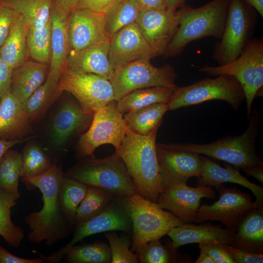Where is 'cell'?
<instances>
[{
  "label": "cell",
  "mask_w": 263,
  "mask_h": 263,
  "mask_svg": "<svg viewBox=\"0 0 263 263\" xmlns=\"http://www.w3.org/2000/svg\"><path fill=\"white\" fill-rule=\"evenodd\" d=\"M198 71L214 76L227 75L235 77L243 88L248 118L254 99L263 86V37L251 38L234 60L224 65L202 66Z\"/></svg>",
  "instance_id": "7"
},
{
  "label": "cell",
  "mask_w": 263,
  "mask_h": 263,
  "mask_svg": "<svg viewBox=\"0 0 263 263\" xmlns=\"http://www.w3.org/2000/svg\"><path fill=\"white\" fill-rule=\"evenodd\" d=\"M51 20L40 28H28L27 48L30 56L36 61L46 64L50 59Z\"/></svg>",
  "instance_id": "40"
},
{
  "label": "cell",
  "mask_w": 263,
  "mask_h": 263,
  "mask_svg": "<svg viewBox=\"0 0 263 263\" xmlns=\"http://www.w3.org/2000/svg\"><path fill=\"white\" fill-rule=\"evenodd\" d=\"M157 130L141 135L129 128L115 151L124 162L137 193L155 203L163 191L156 155Z\"/></svg>",
  "instance_id": "2"
},
{
  "label": "cell",
  "mask_w": 263,
  "mask_h": 263,
  "mask_svg": "<svg viewBox=\"0 0 263 263\" xmlns=\"http://www.w3.org/2000/svg\"><path fill=\"white\" fill-rule=\"evenodd\" d=\"M217 190L220 197L212 205L200 206L195 222H220L226 228L236 229L244 217L255 207L249 193L223 185Z\"/></svg>",
  "instance_id": "14"
},
{
  "label": "cell",
  "mask_w": 263,
  "mask_h": 263,
  "mask_svg": "<svg viewBox=\"0 0 263 263\" xmlns=\"http://www.w3.org/2000/svg\"><path fill=\"white\" fill-rule=\"evenodd\" d=\"M20 153L21 179L39 175L47 171L54 164L42 147L33 142L26 144Z\"/></svg>",
  "instance_id": "38"
},
{
  "label": "cell",
  "mask_w": 263,
  "mask_h": 263,
  "mask_svg": "<svg viewBox=\"0 0 263 263\" xmlns=\"http://www.w3.org/2000/svg\"><path fill=\"white\" fill-rule=\"evenodd\" d=\"M66 13L51 9L50 66L48 75L59 81L60 75L70 51Z\"/></svg>",
  "instance_id": "25"
},
{
  "label": "cell",
  "mask_w": 263,
  "mask_h": 263,
  "mask_svg": "<svg viewBox=\"0 0 263 263\" xmlns=\"http://www.w3.org/2000/svg\"><path fill=\"white\" fill-rule=\"evenodd\" d=\"M138 9H164L166 8V0H133Z\"/></svg>",
  "instance_id": "49"
},
{
  "label": "cell",
  "mask_w": 263,
  "mask_h": 263,
  "mask_svg": "<svg viewBox=\"0 0 263 263\" xmlns=\"http://www.w3.org/2000/svg\"><path fill=\"white\" fill-rule=\"evenodd\" d=\"M222 246L235 263H262L263 253L250 252L232 245L222 243Z\"/></svg>",
  "instance_id": "45"
},
{
  "label": "cell",
  "mask_w": 263,
  "mask_h": 263,
  "mask_svg": "<svg viewBox=\"0 0 263 263\" xmlns=\"http://www.w3.org/2000/svg\"><path fill=\"white\" fill-rule=\"evenodd\" d=\"M18 199L16 196L0 188V236L13 247H19L24 237L23 228L11 219V209Z\"/></svg>",
  "instance_id": "33"
},
{
  "label": "cell",
  "mask_w": 263,
  "mask_h": 263,
  "mask_svg": "<svg viewBox=\"0 0 263 263\" xmlns=\"http://www.w3.org/2000/svg\"><path fill=\"white\" fill-rule=\"evenodd\" d=\"M232 245L263 253V209L254 208L244 217L235 230Z\"/></svg>",
  "instance_id": "27"
},
{
  "label": "cell",
  "mask_w": 263,
  "mask_h": 263,
  "mask_svg": "<svg viewBox=\"0 0 263 263\" xmlns=\"http://www.w3.org/2000/svg\"><path fill=\"white\" fill-rule=\"evenodd\" d=\"M149 59H142L116 69L110 80L114 99L118 101L129 93L142 88L164 86L176 89L177 74L174 68L167 64L157 67Z\"/></svg>",
  "instance_id": "10"
},
{
  "label": "cell",
  "mask_w": 263,
  "mask_h": 263,
  "mask_svg": "<svg viewBox=\"0 0 263 263\" xmlns=\"http://www.w3.org/2000/svg\"><path fill=\"white\" fill-rule=\"evenodd\" d=\"M70 50L78 51L108 39L105 34V17L85 8H75L68 18Z\"/></svg>",
  "instance_id": "20"
},
{
  "label": "cell",
  "mask_w": 263,
  "mask_h": 263,
  "mask_svg": "<svg viewBox=\"0 0 263 263\" xmlns=\"http://www.w3.org/2000/svg\"><path fill=\"white\" fill-rule=\"evenodd\" d=\"M124 197L114 196L107 207L99 214L74 227L70 241L48 256L38 254L44 261L59 263L73 246L92 235L109 231H132V222L126 210Z\"/></svg>",
  "instance_id": "12"
},
{
  "label": "cell",
  "mask_w": 263,
  "mask_h": 263,
  "mask_svg": "<svg viewBox=\"0 0 263 263\" xmlns=\"http://www.w3.org/2000/svg\"><path fill=\"white\" fill-rule=\"evenodd\" d=\"M203 162L199 176L196 181L197 186H214L218 189L225 183L239 184L247 188L256 198L254 202L256 208L263 209V188L255 184L243 176L239 170L229 164L223 168L217 163L203 156Z\"/></svg>",
  "instance_id": "22"
},
{
  "label": "cell",
  "mask_w": 263,
  "mask_h": 263,
  "mask_svg": "<svg viewBox=\"0 0 263 263\" xmlns=\"http://www.w3.org/2000/svg\"><path fill=\"white\" fill-rule=\"evenodd\" d=\"M176 89L156 86L137 89L117 101V108L124 115L152 104L162 103L167 104Z\"/></svg>",
  "instance_id": "29"
},
{
  "label": "cell",
  "mask_w": 263,
  "mask_h": 263,
  "mask_svg": "<svg viewBox=\"0 0 263 263\" xmlns=\"http://www.w3.org/2000/svg\"><path fill=\"white\" fill-rule=\"evenodd\" d=\"M156 155L163 190L200 175L203 155L162 143H156Z\"/></svg>",
  "instance_id": "15"
},
{
  "label": "cell",
  "mask_w": 263,
  "mask_h": 263,
  "mask_svg": "<svg viewBox=\"0 0 263 263\" xmlns=\"http://www.w3.org/2000/svg\"><path fill=\"white\" fill-rule=\"evenodd\" d=\"M21 15L28 28H40L51 19L52 0H0Z\"/></svg>",
  "instance_id": "31"
},
{
  "label": "cell",
  "mask_w": 263,
  "mask_h": 263,
  "mask_svg": "<svg viewBox=\"0 0 263 263\" xmlns=\"http://www.w3.org/2000/svg\"><path fill=\"white\" fill-rule=\"evenodd\" d=\"M78 1L79 0H52V8L69 15L76 8Z\"/></svg>",
  "instance_id": "50"
},
{
  "label": "cell",
  "mask_w": 263,
  "mask_h": 263,
  "mask_svg": "<svg viewBox=\"0 0 263 263\" xmlns=\"http://www.w3.org/2000/svg\"><path fill=\"white\" fill-rule=\"evenodd\" d=\"M41 258L26 259L18 257L8 252L0 245V263H43Z\"/></svg>",
  "instance_id": "48"
},
{
  "label": "cell",
  "mask_w": 263,
  "mask_h": 263,
  "mask_svg": "<svg viewBox=\"0 0 263 263\" xmlns=\"http://www.w3.org/2000/svg\"><path fill=\"white\" fill-rule=\"evenodd\" d=\"M110 40L106 39L78 51L70 50L65 66L77 73H90L112 78L114 70L109 60Z\"/></svg>",
  "instance_id": "21"
},
{
  "label": "cell",
  "mask_w": 263,
  "mask_h": 263,
  "mask_svg": "<svg viewBox=\"0 0 263 263\" xmlns=\"http://www.w3.org/2000/svg\"><path fill=\"white\" fill-rule=\"evenodd\" d=\"M21 171V153L9 149L0 160V188L19 199L20 196L19 186Z\"/></svg>",
  "instance_id": "37"
},
{
  "label": "cell",
  "mask_w": 263,
  "mask_h": 263,
  "mask_svg": "<svg viewBox=\"0 0 263 263\" xmlns=\"http://www.w3.org/2000/svg\"><path fill=\"white\" fill-rule=\"evenodd\" d=\"M170 245H163L160 239L149 242L136 253L138 262L141 263H169L191 262L188 257H180L176 250Z\"/></svg>",
  "instance_id": "41"
},
{
  "label": "cell",
  "mask_w": 263,
  "mask_h": 263,
  "mask_svg": "<svg viewBox=\"0 0 263 263\" xmlns=\"http://www.w3.org/2000/svg\"><path fill=\"white\" fill-rule=\"evenodd\" d=\"M58 80L48 75L46 81L31 95L24 106L31 122L40 119L60 96Z\"/></svg>",
  "instance_id": "34"
},
{
  "label": "cell",
  "mask_w": 263,
  "mask_h": 263,
  "mask_svg": "<svg viewBox=\"0 0 263 263\" xmlns=\"http://www.w3.org/2000/svg\"><path fill=\"white\" fill-rule=\"evenodd\" d=\"M64 176L61 166L54 163L39 175L21 179L28 190L38 188L42 193L41 209L31 212L25 218L30 229L27 238L32 243L44 242L51 246L68 237L73 231V226L62 215L58 201V189Z\"/></svg>",
  "instance_id": "1"
},
{
  "label": "cell",
  "mask_w": 263,
  "mask_h": 263,
  "mask_svg": "<svg viewBox=\"0 0 263 263\" xmlns=\"http://www.w3.org/2000/svg\"><path fill=\"white\" fill-rule=\"evenodd\" d=\"M33 137H27L21 139L3 140L0 139V160L6 151L13 146L26 142L32 139Z\"/></svg>",
  "instance_id": "51"
},
{
  "label": "cell",
  "mask_w": 263,
  "mask_h": 263,
  "mask_svg": "<svg viewBox=\"0 0 263 263\" xmlns=\"http://www.w3.org/2000/svg\"><path fill=\"white\" fill-rule=\"evenodd\" d=\"M124 199L132 222L131 250L135 253L149 242L161 239L173 228L185 223L171 212L164 210L157 203L137 192L124 197Z\"/></svg>",
  "instance_id": "6"
},
{
  "label": "cell",
  "mask_w": 263,
  "mask_h": 263,
  "mask_svg": "<svg viewBox=\"0 0 263 263\" xmlns=\"http://www.w3.org/2000/svg\"><path fill=\"white\" fill-rule=\"evenodd\" d=\"M215 197V191L211 187L199 185L193 188L184 183L163 190L157 203L185 223H192L195 221L201 199H214Z\"/></svg>",
  "instance_id": "17"
},
{
  "label": "cell",
  "mask_w": 263,
  "mask_h": 263,
  "mask_svg": "<svg viewBox=\"0 0 263 263\" xmlns=\"http://www.w3.org/2000/svg\"><path fill=\"white\" fill-rule=\"evenodd\" d=\"M135 22L155 57L163 56L178 28L176 10H140Z\"/></svg>",
  "instance_id": "18"
},
{
  "label": "cell",
  "mask_w": 263,
  "mask_h": 263,
  "mask_svg": "<svg viewBox=\"0 0 263 263\" xmlns=\"http://www.w3.org/2000/svg\"><path fill=\"white\" fill-rule=\"evenodd\" d=\"M186 0H166V8L176 11L185 5Z\"/></svg>",
  "instance_id": "53"
},
{
  "label": "cell",
  "mask_w": 263,
  "mask_h": 263,
  "mask_svg": "<svg viewBox=\"0 0 263 263\" xmlns=\"http://www.w3.org/2000/svg\"><path fill=\"white\" fill-rule=\"evenodd\" d=\"M24 104L11 93L0 101V139L26 138L32 132Z\"/></svg>",
  "instance_id": "23"
},
{
  "label": "cell",
  "mask_w": 263,
  "mask_h": 263,
  "mask_svg": "<svg viewBox=\"0 0 263 263\" xmlns=\"http://www.w3.org/2000/svg\"><path fill=\"white\" fill-rule=\"evenodd\" d=\"M13 69L0 57V101L11 93Z\"/></svg>",
  "instance_id": "47"
},
{
  "label": "cell",
  "mask_w": 263,
  "mask_h": 263,
  "mask_svg": "<svg viewBox=\"0 0 263 263\" xmlns=\"http://www.w3.org/2000/svg\"><path fill=\"white\" fill-rule=\"evenodd\" d=\"M128 129L123 114L117 108V101H112L94 114L90 126L78 141L77 156L94 157L95 150L104 144H111L116 150Z\"/></svg>",
  "instance_id": "11"
},
{
  "label": "cell",
  "mask_w": 263,
  "mask_h": 263,
  "mask_svg": "<svg viewBox=\"0 0 263 263\" xmlns=\"http://www.w3.org/2000/svg\"><path fill=\"white\" fill-rule=\"evenodd\" d=\"M110 43L109 60L114 71L130 62L155 57L136 22L113 35Z\"/></svg>",
  "instance_id": "19"
},
{
  "label": "cell",
  "mask_w": 263,
  "mask_h": 263,
  "mask_svg": "<svg viewBox=\"0 0 263 263\" xmlns=\"http://www.w3.org/2000/svg\"><path fill=\"white\" fill-rule=\"evenodd\" d=\"M94 114L85 111L76 100H64L55 113L49 127V140L53 148L63 149L72 138L86 131Z\"/></svg>",
  "instance_id": "16"
},
{
  "label": "cell",
  "mask_w": 263,
  "mask_h": 263,
  "mask_svg": "<svg viewBox=\"0 0 263 263\" xmlns=\"http://www.w3.org/2000/svg\"><path fill=\"white\" fill-rule=\"evenodd\" d=\"M87 188L86 185L65 175L60 182L58 191L59 207L67 222L73 227L78 207Z\"/></svg>",
  "instance_id": "32"
},
{
  "label": "cell",
  "mask_w": 263,
  "mask_h": 263,
  "mask_svg": "<svg viewBox=\"0 0 263 263\" xmlns=\"http://www.w3.org/2000/svg\"><path fill=\"white\" fill-rule=\"evenodd\" d=\"M200 249L207 253L215 263H235L222 246V243L209 240L199 244Z\"/></svg>",
  "instance_id": "44"
},
{
  "label": "cell",
  "mask_w": 263,
  "mask_h": 263,
  "mask_svg": "<svg viewBox=\"0 0 263 263\" xmlns=\"http://www.w3.org/2000/svg\"><path fill=\"white\" fill-rule=\"evenodd\" d=\"M64 175L114 196L125 197L137 192L124 162L116 152L103 158L81 159Z\"/></svg>",
  "instance_id": "5"
},
{
  "label": "cell",
  "mask_w": 263,
  "mask_h": 263,
  "mask_svg": "<svg viewBox=\"0 0 263 263\" xmlns=\"http://www.w3.org/2000/svg\"><path fill=\"white\" fill-rule=\"evenodd\" d=\"M19 15L13 9L0 3V48L7 38Z\"/></svg>",
  "instance_id": "43"
},
{
  "label": "cell",
  "mask_w": 263,
  "mask_h": 263,
  "mask_svg": "<svg viewBox=\"0 0 263 263\" xmlns=\"http://www.w3.org/2000/svg\"><path fill=\"white\" fill-rule=\"evenodd\" d=\"M48 72L45 64L26 61L13 69L11 93L25 104L34 92L46 81Z\"/></svg>",
  "instance_id": "26"
},
{
  "label": "cell",
  "mask_w": 263,
  "mask_h": 263,
  "mask_svg": "<svg viewBox=\"0 0 263 263\" xmlns=\"http://www.w3.org/2000/svg\"><path fill=\"white\" fill-rule=\"evenodd\" d=\"M123 0H79L75 8H85L105 15Z\"/></svg>",
  "instance_id": "46"
},
{
  "label": "cell",
  "mask_w": 263,
  "mask_h": 263,
  "mask_svg": "<svg viewBox=\"0 0 263 263\" xmlns=\"http://www.w3.org/2000/svg\"><path fill=\"white\" fill-rule=\"evenodd\" d=\"M263 18V0H244Z\"/></svg>",
  "instance_id": "54"
},
{
  "label": "cell",
  "mask_w": 263,
  "mask_h": 263,
  "mask_svg": "<svg viewBox=\"0 0 263 263\" xmlns=\"http://www.w3.org/2000/svg\"><path fill=\"white\" fill-rule=\"evenodd\" d=\"M242 169L247 176L254 177L263 184V164L248 166Z\"/></svg>",
  "instance_id": "52"
},
{
  "label": "cell",
  "mask_w": 263,
  "mask_h": 263,
  "mask_svg": "<svg viewBox=\"0 0 263 263\" xmlns=\"http://www.w3.org/2000/svg\"><path fill=\"white\" fill-rule=\"evenodd\" d=\"M229 0H212L198 8L185 5L177 10L178 28L163 56L169 57L179 55L189 43L197 39L208 37L220 39Z\"/></svg>",
  "instance_id": "3"
},
{
  "label": "cell",
  "mask_w": 263,
  "mask_h": 263,
  "mask_svg": "<svg viewBox=\"0 0 263 263\" xmlns=\"http://www.w3.org/2000/svg\"><path fill=\"white\" fill-rule=\"evenodd\" d=\"M214 100L225 101L237 110L245 100L243 88L235 77L221 75L178 87L167 105L168 111H171Z\"/></svg>",
  "instance_id": "9"
},
{
  "label": "cell",
  "mask_w": 263,
  "mask_h": 263,
  "mask_svg": "<svg viewBox=\"0 0 263 263\" xmlns=\"http://www.w3.org/2000/svg\"><path fill=\"white\" fill-rule=\"evenodd\" d=\"M195 263H215L212 258L206 252L200 249V254Z\"/></svg>",
  "instance_id": "55"
},
{
  "label": "cell",
  "mask_w": 263,
  "mask_h": 263,
  "mask_svg": "<svg viewBox=\"0 0 263 263\" xmlns=\"http://www.w3.org/2000/svg\"><path fill=\"white\" fill-rule=\"evenodd\" d=\"M249 124L242 134L229 136L207 144L171 143L172 148L185 151L205 155L232 165L238 170L248 166L263 164L255 148L259 125V115L251 113Z\"/></svg>",
  "instance_id": "4"
},
{
  "label": "cell",
  "mask_w": 263,
  "mask_h": 263,
  "mask_svg": "<svg viewBox=\"0 0 263 263\" xmlns=\"http://www.w3.org/2000/svg\"><path fill=\"white\" fill-rule=\"evenodd\" d=\"M69 263H111L109 245L101 241L75 245L66 253L63 258Z\"/></svg>",
  "instance_id": "35"
},
{
  "label": "cell",
  "mask_w": 263,
  "mask_h": 263,
  "mask_svg": "<svg viewBox=\"0 0 263 263\" xmlns=\"http://www.w3.org/2000/svg\"><path fill=\"white\" fill-rule=\"evenodd\" d=\"M236 229L223 228L221 225L209 223L199 225L185 223L173 228L167 235L172 240L169 245L175 249L187 244L209 240L232 245Z\"/></svg>",
  "instance_id": "24"
},
{
  "label": "cell",
  "mask_w": 263,
  "mask_h": 263,
  "mask_svg": "<svg viewBox=\"0 0 263 263\" xmlns=\"http://www.w3.org/2000/svg\"><path fill=\"white\" fill-rule=\"evenodd\" d=\"M28 29L24 19L19 15L0 48V57L12 69L19 66L26 61Z\"/></svg>",
  "instance_id": "28"
},
{
  "label": "cell",
  "mask_w": 263,
  "mask_h": 263,
  "mask_svg": "<svg viewBox=\"0 0 263 263\" xmlns=\"http://www.w3.org/2000/svg\"><path fill=\"white\" fill-rule=\"evenodd\" d=\"M104 236L108 240L112 256L111 263H137L136 254L130 249L132 245L129 237L119 236L111 231L106 232Z\"/></svg>",
  "instance_id": "42"
},
{
  "label": "cell",
  "mask_w": 263,
  "mask_h": 263,
  "mask_svg": "<svg viewBox=\"0 0 263 263\" xmlns=\"http://www.w3.org/2000/svg\"><path fill=\"white\" fill-rule=\"evenodd\" d=\"M140 10L133 0H124L106 15L105 34L110 40L121 29L135 22Z\"/></svg>",
  "instance_id": "39"
},
{
  "label": "cell",
  "mask_w": 263,
  "mask_h": 263,
  "mask_svg": "<svg viewBox=\"0 0 263 263\" xmlns=\"http://www.w3.org/2000/svg\"><path fill=\"white\" fill-rule=\"evenodd\" d=\"M57 93H71L86 112L94 114L114 99L113 88L110 80L90 73H77L65 66L61 71Z\"/></svg>",
  "instance_id": "13"
},
{
  "label": "cell",
  "mask_w": 263,
  "mask_h": 263,
  "mask_svg": "<svg viewBox=\"0 0 263 263\" xmlns=\"http://www.w3.org/2000/svg\"><path fill=\"white\" fill-rule=\"evenodd\" d=\"M167 111L166 104L157 103L126 113L123 117L131 130L139 134L147 135L158 129Z\"/></svg>",
  "instance_id": "30"
},
{
  "label": "cell",
  "mask_w": 263,
  "mask_h": 263,
  "mask_svg": "<svg viewBox=\"0 0 263 263\" xmlns=\"http://www.w3.org/2000/svg\"><path fill=\"white\" fill-rule=\"evenodd\" d=\"M113 196L101 188L87 186L85 195L78 207L74 227L99 214Z\"/></svg>",
  "instance_id": "36"
},
{
  "label": "cell",
  "mask_w": 263,
  "mask_h": 263,
  "mask_svg": "<svg viewBox=\"0 0 263 263\" xmlns=\"http://www.w3.org/2000/svg\"><path fill=\"white\" fill-rule=\"evenodd\" d=\"M257 22L256 10L244 0H229L226 19L212 57L219 65L236 59L253 34Z\"/></svg>",
  "instance_id": "8"
}]
</instances>
